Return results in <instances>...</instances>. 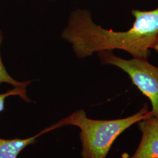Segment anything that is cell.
<instances>
[{"label":"cell","instance_id":"1","mask_svg":"<svg viewBox=\"0 0 158 158\" xmlns=\"http://www.w3.org/2000/svg\"><path fill=\"white\" fill-rule=\"evenodd\" d=\"M135 21L132 28L124 32L102 28L94 23L90 12L77 8L69 17L62 38L72 45L79 59L96 52L119 49L133 58L147 59L158 40V8L151 11H131Z\"/></svg>","mask_w":158,"mask_h":158},{"label":"cell","instance_id":"2","mask_svg":"<svg viewBox=\"0 0 158 158\" xmlns=\"http://www.w3.org/2000/svg\"><path fill=\"white\" fill-rule=\"evenodd\" d=\"M151 116L152 112L149 111L147 103L132 116L111 120L89 118L85 111L80 110L43 132L45 133L65 125L77 126L81 130L82 158H106L114 142L121 133L132 125Z\"/></svg>","mask_w":158,"mask_h":158},{"label":"cell","instance_id":"3","mask_svg":"<svg viewBox=\"0 0 158 158\" xmlns=\"http://www.w3.org/2000/svg\"><path fill=\"white\" fill-rule=\"evenodd\" d=\"M98 53L102 64L117 66L127 74L133 85L147 97L152 104V116L158 117V68L147 59L126 60L104 51Z\"/></svg>","mask_w":158,"mask_h":158},{"label":"cell","instance_id":"4","mask_svg":"<svg viewBox=\"0 0 158 158\" xmlns=\"http://www.w3.org/2000/svg\"><path fill=\"white\" fill-rule=\"evenodd\" d=\"M141 141L129 158H158V117L151 116L138 123Z\"/></svg>","mask_w":158,"mask_h":158},{"label":"cell","instance_id":"5","mask_svg":"<svg viewBox=\"0 0 158 158\" xmlns=\"http://www.w3.org/2000/svg\"><path fill=\"white\" fill-rule=\"evenodd\" d=\"M40 134L27 139H0V158H17L19 152L25 147L33 144Z\"/></svg>","mask_w":158,"mask_h":158},{"label":"cell","instance_id":"6","mask_svg":"<svg viewBox=\"0 0 158 158\" xmlns=\"http://www.w3.org/2000/svg\"><path fill=\"white\" fill-rule=\"evenodd\" d=\"M3 36L2 33L0 30V46L2 42ZM32 81H27L23 82L18 81L17 80H14L10 76V74L6 70V68L4 66V64L2 61V59L0 54V84L2 83H6L10 85H11L14 87H18V88H23V89H27V87L31 83Z\"/></svg>","mask_w":158,"mask_h":158},{"label":"cell","instance_id":"7","mask_svg":"<svg viewBox=\"0 0 158 158\" xmlns=\"http://www.w3.org/2000/svg\"><path fill=\"white\" fill-rule=\"evenodd\" d=\"M27 89L14 87V89L8 91L4 94H0V112L4 109V103L6 98L11 96H19L26 102H31V100L27 96Z\"/></svg>","mask_w":158,"mask_h":158},{"label":"cell","instance_id":"8","mask_svg":"<svg viewBox=\"0 0 158 158\" xmlns=\"http://www.w3.org/2000/svg\"><path fill=\"white\" fill-rule=\"evenodd\" d=\"M153 49L154 50H155V51H156L157 52H158V40L157 41V42L156 43V44L153 46Z\"/></svg>","mask_w":158,"mask_h":158},{"label":"cell","instance_id":"9","mask_svg":"<svg viewBox=\"0 0 158 158\" xmlns=\"http://www.w3.org/2000/svg\"><path fill=\"white\" fill-rule=\"evenodd\" d=\"M47 1H51V0H47Z\"/></svg>","mask_w":158,"mask_h":158}]
</instances>
